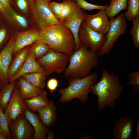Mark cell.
<instances>
[{"label":"cell","instance_id":"ba28073f","mask_svg":"<svg viewBox=\"0 0 139 139\" xmlns=\"http://www.w3.org/2000/svg\"><path fill=\"white\" fill-rule=\"evenodd\" d=\"M78 37L81 45L99 52L105 44L106 34L96 31L90 27L84 20L79 29Z\"/></svg>","mask_w":139,"mask_h":139},{"label":"cell","instance_id":"44dd1931","mask_svg":"<svg viewBox=\"0 0 139 139\" xmlns=\"http://www.w3.org/2000/svg\"><path fill=\"white\" fill-rule=\"evenodd\" d=\"M29 46L24 48L15 55L10 65L8 71V81L17 72L25 61L29 53Z\"/></svg>","mask_w":139,"mask_h":139},{"label":"cell","instance_id":"f35d334b","mask_svg":"<svg viewBox=\"0 0 139 139\" xmlns=\"http://www.w3.org/2000/svg\"><path fill=\"white\" fill-rule=\"evenodd\" d=\"M6 10V8L3 4L0 1V12L3 15L5 14Z\"/></svg>","mask_w":139,"mask_h":139},{"label":"cell","instance_id":"484cf974","mask_svg":"<svg viewBox=\"0 0 139 139\" xmlns=\"http://www.w3.org/2000/svg\"><path fill=\"white\" fill-rule=\"evenodd\" d=\"M16 84V81L9 83L3 86L0 91V108L3 111L8 104Z\"/></svg>","mask_w":139,"mask_h":139},{"label":"cell","instance_id":"4316f807","mask_svg":"<svg viewBox=\"0 0 139 139\" xmlns=\"http://www.w3.org/2000/svg\"><path fill=\"white\" fill-rule=\"evenodd\" d=\"M127 9L124 13L128 21H132L139 16V0H128Z\"/></svg>","mask_w":139,"mask_h":139},{"label":"cell","instance_id":"5b68a950","mask_svg":"<svg viewBox=\"0 0 139 139\" xmlns=\"http://www.w3.org/2000/svg\"><path fill=\"white\" fill-rule=\"evenodd\" d=\"M109 27L106 34V40L98 52L99 56L109 53L119 37L127 31V25L124 13L120 14L116 18L109 19Z\"/></svg>","mask_w":139,"mask_h":139},{"label":"cell","instance_id":"d590c367","mask_svg":"<svg viewBox=\"0 0 139 139\" xmlns=\"http://www.w3.org/2000/svg\"><path fill=\"white\" fill-rule=\"evenodd\" d=\"M58 84V80L55 78L49 79L47 83V86L49 90V93L53 94L54 91L56 89Z\"/></svg>","mask_w":139,"mask_h":139},{"label":"cell","instance_id":"3957f363","mask_svg":"<svg viewBox=\"0 0 139 139\" xmlns=\"http://www.w3.org/2000/svg\"><path fill=\"white\" fill-rule=\"evenodd\" d=\"M98 53L81 46L70 56L69 64L64 71L67 77L82 78L91 73L98 64Z\"/></svg>","mask_w":139,"mask_h":139},{"label":"cell","instance_id":"e575fe53","mask_svg":"<svg viewBox=\"0 0 139 139\" xmlns=\"http://www.w3.org/2000/svg\"><path fill=\"white\" fill-rule=\"evenodd\" d=\"M128 77L129 81L127 84L131 85L134 91H138L139 89V72H132L129 74Z\"/></svg>","mask_w":139,"mask_h":139},{"label":"cell","instance_id":"d4e9b609","mask_svg":"<svg viewBox=\"0 0 139 139\" xmlns=\"http://www.w3.org/2000/svg\"><path fill=\"white\" fill-rule=\"evenodd\" d=\"M128 0H110V5L106 9L107 16L109 19L117 15L121 11L127 10Z\"/></svg>","mask_w":139,"mask_h":139},{"label":"cell","instance_id":"d6a6232c","mask_svg":"<svg viewBox=\"0 0 139 139\" xmlns=\"http://www.w3.org/2000/svg\"><path fill=\"white\" fill-rule=\"evenodd\" d=\"M32 0H15L18 10L25 16H27L30 12Z\"/></svg>","mask_w":139,"mask_h":139},{"label":"cell","instance_id":"30bf717a","mask_svg":"<svg viewBox=\"0 0 139 139\" xmlns=\"http://www.w3.org/2000/svg\"><path fill=\"white\" fill-rule=\"evenodd\" d=\"M27 108L16 84L8 104L3 111L10 125L11 121L24 114Z\"/></svg>","mask_w":139,"mask_h":139},{"label":"cell","instance_id":"277c9868","mask_svg":"<svg viewBox=\"0 0 139 139\" xmlns=\"http://www.w3.org/2000/svg\"><path fill=\"white\" fill-rule=\"evenodd\" d=\"M98 77L97 73L94 72L82 78H69L68 86L58 91L61 95L59 101L63 103L78 98L82 103H85L89 98L90 88L95 83Z\"/></svg>","mask_w":139,"mask_h":139},{"label":"cell","instance_id":"4fadbf2b","mask_svg":"<svg viewBox=\"0 0 139 139\" xmlns=\"http://www.w3.org/2000/svg\"><path fill=\"white\" fill-rule=\"evenodd\" d=\"M13 34L15 41L13 55H15L24 48L40 39L39 30L35 28L23 31L15 32Z\"/></svg>","mask_w":139,"mask_h":139},{"label":"cell","instance_id":"ab89813d","mask_svg":"<svg viewBox=\"0 0 139 139\" xmlns=\"http://www.w3.org/2000/svg\"><path fill=\"white\" fill-rule=\"evenodd\" d=\"M47 134L48 135V136L47 137V139H54L55 133L53 131L49 130Z\"/></svg>","mask_w":139,"mask_h":139},{"label":"cell","instance_id":"7bdbcfd3","mask_svg":"<svg viewBox=\"0 0 139 139\" xmlns=\"http://www.w3.org/2000/svg\"><path fill=\"white\" fill-rule=\"evenodd\" d=\"M92 137L91 136H88L87 135L86 136H83L82 137V138L84 139H92Z\"/></svg>","mask_w":139,"mask_h":139},{"label":"cell","instance_id":"2e32d148","mask_svg":"<svg viewBox=\"0 0 139 139\" xmlns=\"http://www.w3.org/2000/svg\"><path fill=\"white\" fill-rule=\"evenodd\" d=\"M7 24L10 26L21 32L30 29L28 22L25 17L15 11L12 7L6 8L3 16Z\"/></svg>","mask_w":139,"mask_h":139},{"label":"cell","instance_id":"cb8c5ba5","mask_svg":"<svg viewBox=\"0 0 139 139\" xmlns=\"http://www.w3.org/2000/svg\"><path fill=\"white\" fill-rule=\"evenodd\" d=\"M50 49L44 41L40 39L29 46V52L37 60L46 54Z\"/></svg>","mask_w":139,"mask_h":139},{"label":"cell","instance_id":"836d02e7","mask_svg":"<svg viewBox=\"0 0 139 139\" xmlns=\"http://www.w3.org/2000/svg\"><path fill=\"white\" fill-rule=\"evenodd\" d=\"M48 5L53 14L59 21L64 6L63 3L62 2L61 3L51 2Z\"/></svg>","mask_w":139,"mask_h":139},{"label":"cell","instance_id":"83f0119b","mask_svg":"<svg viewBox=\"0 0 139 139\" xmlns=\"http://www.w3.org/2000/svg\"><path fill=\"white\" fill-rule=\"evenodd\" d=\"M62 2L64 6L59 20L60 24L63 22L71 16L76 5L74 0H63Z\"/></svg>","mask_w":139,"mask_h":139},{"label":"cell","instance_id":"b9f144b4","mask_svg":"<svg viewBox=\"0 0 139 139\" xmlns=\"http://www.w3.org/2000/svg\"><path fill=\"white\" fill-rule=\"evenodd\" d=\"M42 2L45 3L47 4H49L51 2V0H39Z\"/></svg>","mask_w":139,"mask_h":139},{"label":"cell","instance_id":"f546056e","mask_svg":"<svg viewBox=\"0 0 139 139\" xmlns=\"http://www.w3.org/2000/svg\"><path fill=\"white\" fill-rule=\"evenodd\" d=\"M133 26L129 33L131 35L133 42L135 48H139V16L133 19Z\"/></svg>","mask_w":139,"mask_h":139},{"label":"cell","instance_id":"6da1fadb","mask_svg":"<svg viewBox=\"0 0 139 139\" xmlns=\"http://www.w3.org/2000/svg\"><path fill=\"white\" fill-rule=\"evenodd\" d=\"M102 77L90 88V93L97 96V105L99 112L106 107L114 108L116 100L120 97L124 88L119 78L105 69L102 71Z\"/></svg>","mask_w":139,"mask_h":139},{"label":"cell","instance_id":"4dcf8cb0","mask_svg":"<svg viewBox=\"0 0 139 139\" xmlns=\"http://www.w3.org/2000/svg\"><path fill=\"white\" fill-rule=\"evenodd\" d=\"M78 6L84 11H91L94 10H106L108 5L93 4L85 0H74Z\"/></svg>","mask_w":139,"mask_h":139},{"label":"cell","instance_id":"52a82bcc","mask_svg":"<svg viewBox=\"0 0 139 139\" xmlns=\"http://www.w3.org/2000/svg\"><path fill=\"white\" fill-rule=\"evenodd\" d=\"M70 56L61 52H56L51 49L41 58L36 60L49 74L64 72L68 65Z\"/></svg>","mask_w":139,"mask_h":139},{"label":"cell","instance_id":"1f68e13d","mask_svg":"<svg viewBox=\"0 0 139 139\" xmlns=\"http://www.w3.org/2000/svg\"><path fill=\"white\" fill-rule=\"evenodd\" d=\"M10 27L6 23L0 25V49L10 37L11 33Z\"/></svg>","mask_w":139,"mask_h":139},{"label":"cell","instance_id":"e0dca14e","mask_svg":"<svg viewBox=\"0 0 139 139\" xmlns=\"http://www.w3.org/2000/svg\"><path fill=\"white\" fill-rule=\"evenodd\" d=\"M24 114L33 126L35 133L33 139H46L50 130L42 123L39 116L36 112L27 108Z\"/></svg>","mask_w":139,"mask_h":139},{"label":"cell","instance_id":"ffe728a7","mask_svg":"<svg viewBox=\"0 0 139 139\" xmlns=\"http://www.w3.org/2000/svg\"><path fill=\"white\" fill-rule=\"evenodd\" d=\"M56 108L53 101L51 99L47 105L38 111L42 123L46 127H51L55 123L57 118Z\"/></svg>","mask_w":139,"mask_h":139},{"label":"cell","instance_id":"603a6c76","mask_svg":"<svg viewBox=\"0 0 139 139\" xmlns=\"http://www.w3.org/2000/svg\"><path fill=\"white\" fill-rule=\"evenodd\" d=\"M49 74L46 71L32 72L21 77L37 87L43 89L46 86L45 81Z\"/></svg>","mask_w":139,"mask_h":139},{"label":"cell","instance_id":"7a4b0ae2","mask_svg":"<svg viewBox=\"0 0 139 139\" xmlns=\"http://www.w3.org/2000/svg\"><path fill=\"white\" fill-rule=\"evenodd\" d=\"M40 39L56 52L70 56L75 48L73 34L67 27L60 24L51 25L39 30Z\"/></svg>","mask_w":139,"mask_h":139},{"label":"cell","instance_id":"8d00e7d4","mask_svg":"<svg viewBox=\"0 0 139 139\" xmlns=\"http://www.w3.org/2000/svg\"><path fill=\"white\" fill-rule=\"evenodd\" d=\"M11 0H0L6 8H9L11 7Z\"/></svg>","mask_w":139,"mask_h":139},{"label":"cell","instance_id":"5bb4252c","mask_svg":"<svg viewBox=\"0 0 139 139\" xmlns=\"http://www.w3.org/2000/svg\"><path fill=\"white\" fill-rule=\"evenodd\" d=\"M137 120L123 117L117 121L112 128V133L115 139H131L134 125Z\"/></svg>","mask_w":139,"mask_h":139},{"label":"cell","instance_id":"9c48e42d","mask_svg":"<svg viewBox=\"0 0 139 139\" xmlns=\"http://www.w3.org/2000/svg\"><path fill=\"white\" fill-rule=\"evenodd\" d=\"M10 128L14 139H33L35 133L33 126L24 114L12 120Z\"/></svg>","mask_w":139,"mask_h":139},{"label":"cell","instance_id":"8992f818","mask_svg":"<svg viewBox=\"0 0 139 139\" xmlns=\"http://www.w3.org/2000/svg\"><path fill=\"white\" fill-rule=\"evenodd\" d=\"M30 11L35 28L39 30L60 24L59 21L53 14L48 4L39 0H32Z\"/></svg>","mask_w":139,"mask_h":139},{"label":"cell","instance_id":"74e56055","mask_svg":"<svg viewBox=\"0 0 139 139\" xmlns=\"http://www.w3.org/2000/svg\"><path fill=\"white\" fill-rule=\"evenodd\" d=\"M136 124L135 131V136L136 139H139V119L136 121Z\"/></svg>","mask_w":139,"mask_h":139},{"label":"cell","instance_id":"8fae6325","mask_svg":"<svg viewBox=\"0 0 139 139\" xmlns=\"http://www.w3.org/2000/svg\"><path fill=\"white\" fill-rule=\"evenodd\" d=\"M15 39L12 33L7 42L0 52V81L3 86L8 84V71L11 62Z\"/></svg>","mask_w":139,"mask_h":139},{"label":"cell","instance_id":"7c38bea8","mask_svg":"<svg viewBox=\"0 0 139 139\" xmlns=\"http://www.w3.org/2000/svg\"><path fill=\"white\" fill-rule=\"evenodd\" d=\"M87 14L76 4L71 16L63 22L60 24L68 28L73 34L75 43L74 51L81 46L78 37L79 31L82 23Z\"/></svg>","mask_w":139,"mask_h":139},{"label":"cell","instance_id":"f1b7e54d","mask_svg":"<svg viewBox=\"0 0 139 139\" xmlns=\"http://www.w3.org/2000/svg\"><path fill=\"white\" fill-rule=\"evenodd\" d=\"M0 132L5 139H12L7 119L3 110L0 108Z\"/></svg>","mask_w":139,"mask_h":139},{"label":"cell","instance_id":"f6af8a7d","mask_svg":"<svg viewBox=\"0 0 139 139\" xmlns=\"http://www.w3.org/2000/svg\"><path fill=\"white\" fill-rule=\"evenodd\" d=\"M3 85L1 83L0 81V91H1V90L3 88L2 87H3Z\"/></svg>","mask_w":139,"mask_h":139},{"label":"cell","instance_id":"60d3db41","mask_svg":"<svg viewBox=\"0 0 139 139\" xmlns=\"http://www.w3.org/2000/svg\"><path fill=\"white\" fill-rule=\"evenodd\" d=\"M5 23H7L3 15L0 12V25Z\"/></svg>","mask_w":139,"mask_h":139},{"label":"cell","instance_id":"9a60e30c","mask_svg":"<svg viewBox=\"0 0 139 139\" xmlns=\"http://www.w3.org/2000/svg\"><path fill=\"white\" fill-rule=\"evenodd\" d=\"M84 20L90 27L97 32L106 34L109 30V22L105 10H100L93 15L87 14Z\"/></svg>","mask_w":139,"mask_h":139},{"label":"cell","instance_id":"ee69618b","mask_svg":"<svg viewBox=\"0 0 139 139\" xmlns=\"http://www.w3.org/2000/svg\"><path fill=\"white\" fill-rule=\"evenodd\" d=\"M0 139H5V137L0 132Z\"/></svg>","mask_w":139,"mask_h":139},{"label":"cell","instance_id":"7402d4cb","mask_svg":"<svg viewBox=\"0 0 139 139\" xmlns=\"http://www.w3.org/2000/svg\"><path fill=\"white\" fill-rule=\"evenodd\" d=\"M47 92L43 90L37 95L24 100L27 108L36 112L47 105L49 100L47 97Z\"/></svg>","mask_w":139,"mask_h":139},{"label":"cell","instance_id":"ac0fdd59","mask_svg":"<svg viewBox=\"0 0 139 139\" xmlns=\"http://www.w3.org/2000/svg\"><path fill=\"white\" fill-rule=\"evenodd\" d=\"M45 70L38 63L36 60L28 53L27 58L23 65L19 70L9 80L11 83L25 74L34 72H42Z\"/></svg>","mask_w":139,"mask_h":139},{"label":"cell","instance_id":"d6986e66","mask_svg":"<svg viewBox=\"0 0 139 139\" xmlns=\"http://www.w3.org/2000/svg\"><path fill=\"white\" fill-rule=\"evenodd\" d=\"M17 80L16 84L20 94L24 100L37 95L44 90L37 87L22 77Z\"/></svg>","mask_w":139,"mask_h":139}]
</instances>
